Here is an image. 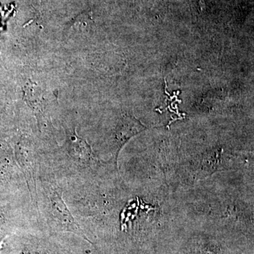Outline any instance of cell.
I'll list each match as a JSON object with an SVG mask.
<instances>
[{"instance_id": "7a4b0ae2", "label": "cell", "mask_w": 254, "mask_h": 254, "mask_svg": "<svg viewBox=\"0 0 254 254\" xmlns=\"http://www.w3.org/2000/svg\"><path fill=\"white\" fill-rule=\"evenodd\" d=\"M143 128H145V127L136 119L131 117L124 118L121 125L119 126L115 138L118 148H120L121 145L133 135L143 131Z\"/></svg>"}, {"instance_id": "3957f363", "label": "cell", "mask_w": 254, "mask_h": 254, "mask_svg": "<svg viewBox=\"0 0 254 254\" xmlns=\"http://www.w3.org/2000/svg\"><path fill=\"white\" fill-rule=\"evenodd\" d=\"M50 200L53 218L63 225L73 227L76 223L62 197L55 193Z\"/></svg>"}, {"instance_id": "6da1fadb", "label": "cell", "mask_w": 254, "mask_h": 254, "mask_svg": "<svg viewBox=\"0 0 254 254\" xmlns=\"http://www.w3.org/2000/svg\"><path fill=\"white\" fill-rule=\"evenodd\" d=\"M68 152L73 158L81 163L90 161L93 158L91 146L85 140L78 137L76 132L68 138Z\"/></svg>"}]
</instances>
